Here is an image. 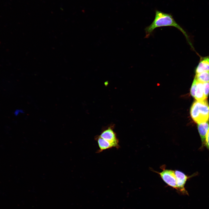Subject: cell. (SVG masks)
<instances>
[{
	"label": "cell",
	"mask_w": 209,
	"mask_h": 209,
	"mask_svg": "<svg viewBox=\"0 0 209 209\" xmlns=\"http://www.w3.org/2000/svg\"><path fill=\"white\" fill-rule=\"evenodd\" d=\"M168 26L174 27L181 31L186 37L190 46L193 48L186 32L176 23L172 14L157 10L155 11V17L153 22L145 29L146 37H148L153 30L158 27Z\"/></svg>",
	"instance_id": "6da1fadb"
},
{
	"label": "cell",
	"mask_w": 209,
	"mask_h": 209,
	"mask_svg": "<svg viewBox=\"0 0 209 209\" xmlns=\"http://www.w3.org/2000/svg\"><path fill=\"white\" fill-rule=\"evenodd\" d=\"M190 114L193 120L198 124L207 122L209 118V105L207 99L194 102Z\"/></svg>",
	"instance_id": "7a4b0ae2"
},
{
	"label": "cell",
	"mask_w": 209,
	"mask_h": 209,
	"mask_svg": "<svg viewBox=\"0 0 209 209\" xmlns=\"http://www.w3.org/2000/svg\"><path fill=\"white\" fill-rule=\"evenodd\" d=\"M156 172L168 185L177 190L176 179L174 171L164 169L161 172Z\"/></svg>",
	"instance_id": "3957f363"
},
{
	"label": "cell",
	"mask_w": 209,
	"mask_h": 209,
	"mask_svg": "<svg viewBox=\"0 0 209 209\" xmlns=\"http://www.w3.org/2000/svg\"><path fill=\"white\" fill-rule=\"evenodd\" d=\"M176 179L177 190L184 194H188V192L185 190V185L187 180L195 176L196 174L191 176H188L184 173L180 171H174Z\"/></svg>",
	"instance_id": "277c9868"
},
{
	"label": "cell",
	"mask_w": 209,
	"mask_h": 209,
	"mask_svg": "<svg viewBox=\"0 0 209 209\" xmlns=\"http://www.w3.org/2000/svg\"><path fill=\"white\" fill-rule=\"evenodd\" d=\"M109 142L113 147L118 148L119 141L116 134L111 127H109L103 131L99 136Z\"/></svg>",
	"instance_id": "5b68a950"
},
{
	"label": "cell",
	"mask_w": 209,
	"mask_h": 209,
	"mask_svg": "<svg viewBox=\"0 0 209 209\" xmlns=\"http://www.w3.org/2000/svg\"><path fill=\"white\" fill-rule=\"evenodd\" d=\"M198 129L201 141V148L202 149L204 146L206 136L209 130V124L208 122L198 124Z\"/></svg>",
	"instance_id": "8992f818"
},
{
	"label": "cell",
	"mask_w": 209,
	"mask_h": 209,
	"mask_svg": "<svg viewBox=\"0 0 209 209\" xmlns=\"http://www.w3.org/2000/svg\"><path fill=\"white\" fill-rule=\"evenodd\" d=\"M205 71H209V55L201 57L195 68V74Z\"/></svg>",
	"instance_id": "52a82bcc"
},
{
	"label": "cell",
	"mask_w": 209,
	"mask_h": 209,
	"mask_svg": "<svg viewBox=\"0 0 209 209\" xmlns=\"http://www.w3.org/2000/svg\"><path fill=\"white\" fill-rule=\"evenodd\" d=\"M194 98L197 100L199 101H203L207 99L204 94L203 83L197 80Z\"/></svg>",
	"instance_id": "ba28073f"
},
{
	"label": "cell",
	"mask_w": 209,
	"mask_h": 209,
	"mask_svg": "<svg viewBox=\"0 0 209 209\" xmlns=\"http://www.w3.org/2000/svg\"><path fill=\"white\" fill-rule=\"evenodd\" d=\"M96 139L99 147V149L98 151V153L113 147L109 142L99 136L97 137Z\"/></svg>",
	"instance_id": "9c48e42d"
},
{
	"label": "cell",
	"mask_w": 209,
	"mask_h": 209,
	"mask_svg": "<svg viewBox=\"0 0 209 209\" xmlns=\"http://www.w3.org/2000/svg\"><path fill=\"white\" fill-rule=\"evenodd\" d=\"M194 78L197 81L202 83L209 82V71L196 74Z\"/></svg>",
	"instance_id": "30bf717a"
},
{
	"label": "cell",
	"mask_w": 209,
	"mask_h": 209,
	"mask_svg": "<svg viewBox=\"0 0 209 209\" xmlns=\"http://www.w3.org/2000/svg\"><path fill=\"white\" fill-rule=\"evenodd\" d=\"M197 80L194 78L191 87L190 93L191 95L194 98L197 87Z\"/></svg>",
	"instance_id": "8fae6325"
},
{
	"label": "cell",
	"mask_w": 209,
	"mask_h": 209,
	"mask_svg": "<svg viewBox=\"0 0 209 209\" xmlns=\"http://www.w3.org/2000/svg\"><path fill=\"white\" fill-rule=\"evenodd\" d=\"M204 95L207 98L209 93V82L203 83Z\"/></svg>",
	"instance_id": "7c38bea8"
},
{
	"label": "cell",
	"mask_w": 209,
	"mask_h": 209,
	"mask_svg": "<svg viewBox=\"0 0 209 209\" xmlns=\"http://www.w3.org/2000/svg\"><path fill=\"white\" fill-rule=\"evenodd\" d=\"M204 146L206 147L209 151V130L208 131L204 144Z\"/></svg>",
	"instance_id": "4fadbf2b"
},
{
	"label": "cell",
	"mask_w": 209,
	"mask_h": 209,
	"mask_svg": "<svg viewBox=\"0 0 209 209\" xmlns=\"http://www.w3.org/2000/svg\"><path fill=\"white\" fill-rule=\"evenodd\" d=\"M24 113V111L23 110L17 109L15 111L14 114L15 116H17L23 113Z\"/></svg>",
	"instance_id": "5bb4252c"
}]
</instances>
